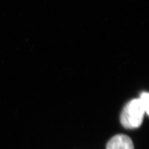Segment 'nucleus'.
I'll use <instances>...</instances> for the list:
<instances>
[{"mask_svg": "<svg viewBox=\"0 0 149 149\" xmlns=\"http://www.w3.org/2000/svg\"><path fill=\"white\" fill-rule=\"evenodd\" d=\"M146 114L140 98L129 102L125 106L120 114V122L126 129L138 128L141 125Z\"/></svg>", "mask_w": 149, "mask_h": 149, "instance_id": "obj_1", "label": "nucleus"}, {"mask_svg": "<svg viewBox=\"0 0 149 149\" xmlns=\"http://www.w3.org/2000/svg\"><path fill=\"white\" fill-rule=\"evenodd\" d=\"M107 149H134L131 139L124 134L114 136L107 143Z\"/></svg>", "mask_w": 149, "mask_h": 149, "instance_id": "obj_2", "label": "nucleus"}, {"mask_svg": "<svg viewBox=\"0 0 149 149\" xmlns=\"http://www.w3.org/2000/svg\"><path fill=\"white\" fill-rule=\"evenodd\" d=\"M140 100L144 107L146 114L149 115V94L146 92H143L140 96Z\"/></svg>", "mask_w": 149, "mask_h": 149, "instance_id": "obj_3", "label": "nucleus"}]
</instances>
